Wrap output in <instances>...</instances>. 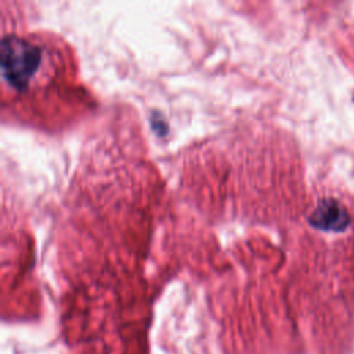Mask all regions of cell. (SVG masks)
I'll return each instance as SVG.
<instances>
[{
	"mask_svg": "<svg viewBox=\"0 0 354 354\" xmlns=\"http://www.w3.org/2000/svg\"><path fill=\"white\" fill-rule=\"evenodd\" d=\"M310 223L319 230L343 231L348 225L350 217L340 202L335 199H324L310 216Z\"/></svg>",
	"mask_w": 354,
	"mask_h": 354,
	"instance_id": "7a4b0ae2",
	"label": "cell"
},
{
	"mask_svg": "<svg viewBox=\"0 0 354 354\" xmlns=\"http://www.w3.org/2000/svg\"><path fill=\"white\" fill-rule=\"evenodd\" d=\"M44 61L43 48L29 39L10 35L1 40V76L17 91H25L36 82Z\"/></svg>",
	"mask_w": 354,
	"mask_h": 354,
	"instance_id": "6da1fadb",
	"label": "cell"
}]
</instances>
